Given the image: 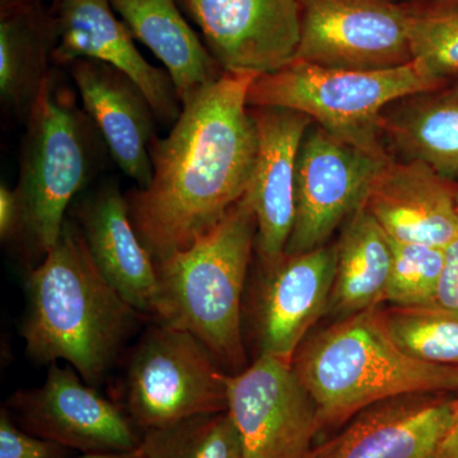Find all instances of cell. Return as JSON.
<instances>
[{"mask_svg":"<svg viewBox=\"0 0 458 458\" xmlns=\"http://www.w3.org/2000/svg\"><path fill=\"white\" fill-rule=\"evenodd\" d=\"M457 185H458V183H457Z\"/></svg>","mask_w":458,"mask_h":458,"instance_id":"obj_34","label":"cell"},{"mask_svg":"<svg viewBox=\"0 0 458 458\" xmlns=\"http://www.w3.org/2000/svg\"><path fill=\"white\" fill-rule=\"evenodd\" d=\"M451 90H454V92L457 93V95H458V86L456 87V89H451Z\"/></svg>","mask_w":458,"mask_h":458,"instance_id":"obj_33","label":"cell"},{"mask_svg":"<svg viewBox=\"0 0 458 458\" xmlns=\"http://www.w3.org/2000/svg\"><path fill=\"white\" fill-rule=\"evenodd\" d=\"M436 92L394 102L382 114L379 128L405 159L454 179L458 177V95Z\"/></svg>","mask_w":458,"mask_h":458,"instance_id":"obj_23","label":"cell"},{"mask_svg":"<svg viewBox=\"0 0 458 458\" xmlns=\"http://www.w3.org/2000/svg\"><path fill=\"white\" fill-rule=\"evenodd\" d=\"M390 241L393 265L386 302L400 307L437 303L445 249Z\"/></svg>","mask_w":458,"mask_h":458,"instance_id":"obj_27","label":"cell"},{"mask_svg":"<svg viewBox=\"0 0 458 458\" xmlns=\"http://www.w3.org/2000/svg\"><path fill=\"white\" fill-rule=\"evenodd\" d=\"M25 298L21 335L30 360L68 361L93 387L106 378L144 316L107 282L71 218L40 264L27 271Z\"/></svg>","mask_w":458,"mask_h":458,"instance_id":"obj_2","label":"cell"},{"mask_svg":"<svg viewBox=\"0 0 458 458\" xmlns=\"http://www.w3.org/2000/svg\"><path fill=\"white\" fill-rule=\"evenodd\" d=\"M72 216L107 282L141 315L156 318L159 297L156 261L132 225L119 185L99 186L75 204Z\"/></svg>","mask_w":458,"mask_h":458,"instance_id":"obj_19","label":"cell"},{"mask_svg":"<svg viewBox=\"0 0 458 458\" xmlns=\"http://www.w3.org/2000/svg\"><path fill=\"white\" fill-rule=\"evenodd\" d=\"M22 223V208L17 190L0 185V238L3 242L18 237Z\"/></svg>","mask_w":458,"mask_h":458,"instance_id":"obj_30","label":"cell"},{"mask_svg":"<svg viewBox=\"0 0 458 458\" xmlns=\"http://www.w3.org/2000/svg\"><path fill=\"white\" fill-rule=\"evenodd\" d=\"M292 367L330 436L373 403L409 394L458 393V366L415 360L391 339L381 309L367 310L307 337Z\"/></svg>","mask_w":458,"mask_h":458,"instance_id":"obj_3","label":"cell"},{"mask_svg":"<svg viewBox=\"0 0 458 458\" xmlns=\"http://www.w3.org/2000/svg\"><path fill=\"white\" fill-rule=\"evenodd\" d=\"M363 207L394 241L445 249L458 236V185L423 162H386Z\"/></svg>","mask_w":458,"mask_h":458,"instance_id":"obj_17","label":"cell"},{"mask_svg":"<svg viewBox=\"0 0 458 458\" xmlns=\"http://www.w3.org/2000/svg\"><path fill=\"white\" fill-rule=\"evenodd\" d=\"M228 376L197 336L158 322L132 349L123 376V409L141 432L227 411Z\"/></svg>","mask_w":458,"mask_h":458,"instance_id":"obj_7","label":"cell"},{"mask_svg":"<svg viewBox=\"0 0 458 458\" xmlns=\"http://www.w3.org/2000/svg\"><path fill=\"white\" fill-rule=\"evenodd\" d=\"M258 131V156L245 198L258 223L256 251L262 261L285 254L297 210V165L312 120L280 107H250Z\"/></svg>","mask_w":458,"mask_h":458,"instance_id":"obj_16","label":"cell"},{"mask_svg":"<svg viewBox=\"0 0 458 458\" xmlns=\"http://www.w3.org/2000/svg\"><path fill=\"white\" fill-rule=\"evenodd\" d=\"M55 62L106 63L140 87L157 120L172 125L179 120L182 105L170 74L144 59L128 27L114 16L111 0H55Z\"/></svg>","mask_w":458,"mask_h":458,"instance_id":"obj_15","label":"cell"},{"mask_svg":"<svg viewBox=\"0 0 458 458\" xmlns=\"http://www.w3.org/2000/svg\"><path fill=\"white\" fill-rule=\"evenodd\" d=\"M55 42V23L35 0H2L0 96L26 120L50 74L47 59Z\"/></svg>","mask_w":458,"mask_h":458,"instance_id":"obj_22","label":"cell"},{"mask_svg":"<svg viewBox=\"0 0 458 458\" xmlns=\"http://www.w3.org/2000/svg\"><path fill=\"white\" fill-rule=\"evenodd\" d=\"M381 313L391 339L415 360L458 366V310L434 303Z\"/></svg>","mask_w":458,"mask_h":458,"instance_id":"obj_25","label":"cell"},{"mask_svg":"<svg viewBox=\"0 0 458 458\" xmlns=\"http://www.w3.org/2000/svg\"><path fill=\"white\" fill-rule=\"evenodd\" d=\"M432 458H458V408L454 421Z\"/></svg>","mask_w":458,"mask_h":458,"instance_id":"obj_31","label":"cell"},{"mask_svg":"<svg viewBox=\"0 0 458 458\" xmlns=\"http://www.w3.org/2000/svg\"><path fill=\"white\" fill-rule=\"evenodd\" d=\"M93 129L71 89L47 75L27 117L16 189L22 208L18 237L33 260H42L55 245L68 208L92 174Z\"/></svg>","mask_w":458,"mask_h":458,"instance_id":"obj_5","label":"cell"},{"mask_svg":"<svg viewBox=\"0 0 458 458\" xmlns=\"http://www.w3.org/2000/svg\"><path fill=\"white\" fill-rule=\"evenodd\" d=\"M111 4L132 38L164 63L182 106L223 74L181 14L177 0H111Z\"/></svg>","mask_w":458,"mask_h":458,"instance_id":"obj_20","label":"cell"},{"mask_svg":"<svg viewBox=\"0 0 458 458\" xmlns=\"http://www.w3.org/2000/svg\"><path fill=\"white\" fill-rule=\"evenodd\" d=\"M71 74L89 117L120 170L147 189L153 179L149 148L156 114L140 87L119 69L96 62L71 63Z\"/></svg>","mask_w":458,"mask_h":458,"instance_id":"obj_18","label":"cell"},{"mask_svg":"<svg viewBox=\"0 0 458 458\" xmlns=\"http://www.w3.org/2000/svg\"><path fill=\"white\" fill-rule=\"evenodd\" d=\"M442 89L417 62L384 71H346L294 60L274 73L258 75L247 104L304 114L339 140L390 159L379 128L386 108Z\"/></svg>","mask_w":458,"mask_h":458,"instance_id":"obj_6","label":"cell"},{"mask_svg":"<svg viewBox=\"0 0 458 458\" xmlns=\"http://www.w3.org/2000/svg\"><path fill=\"white\" fill-rule=\"evenodd\" d=\"M140 450L146 458H243L240 433L228 410L144 430Z\"/></svg>","mask_w":458,"mask_h":458,"instance_id":"obj_24","label":"cell"},{"mask_svg":"<svg viewBox=\"0 0 458 458\" xmlns=\"http://www.w3.org/2000/svg\"><path fill=\"white\" fill-rule=\"evenodd\" d=\"M5 409L27 432L82 454L140 450L141 430L125 409L86 384L73 367L50 364L41 387L20 390Z\"/></svg>","mask_w":458,"mask_h":458,"instance_id":"obj_10","label":"cell"},{"mask_svg":"<svg viewBox=\"0 0 458 458\" xmlns=\"http://www.w3.org/2000/svg\"><path fill=\"white\" fill-rule=\"evenodd\" d=\"M256 77L223 72L183 105L168 137L150 144L152 182L125 198L156 262L189 249L245 197L258 156L247 104Z\"/></svg>","mask_w":458,"mask_h":458,"instance_id":"obj_1","label":"cell"},{"mask_svg":"<svg viewBox=\"0 0 458 458\" xmlns=\"http://www.w3.org/2000/svg\"><path fill=\"white\" fill-rule=\"evenodd\" d=\"M390 159L370 155L312 123L298 157L297 210L285 254L328 245L342 223L361 207L376 174Z\"/></svg>","mask_w":458,"mask_h":458,"instance_id":"obj_11","label":"cell"},{"mask_svg":"<svg viewBox=\"0 0 458 458\" xmlns=\"http://www.w3.org/2000/svg\"><path fill=\"white\" fill-rule=\"evenodd\" d=\"M457 408L452 394L379 401L318 442L311 458H432Z\"/></svg>","mask_w":458,"mask_h":458,"instance_id":"obj_14","label":"cell"},{"mask_svg":"<svg viewBox=\"0 0 458 458\" xmlns=\"http://www.w3.org/2000/svg\"><path fill=\"white\" fill-rule=\"evenodd\" d=\"M295 60L346 71L414 62L405 4L394 0H300Z\"/></svg>","mask_w":458,"mask_h":458,"instance_id":"obj_8","label":"cell"},{"mask_svg":"<svg viewBox=\"0 0 458 458\" xmlns=\"http://www.w3.org/2000/svg\"><path fill=\"white\" fill-rule=\"evenodd\" d=\"M335 245L259 259V276L250 306L258 357L270 355L292 363L310 330L327 315L335 276Z\"/></svg>","mask_w":458,"mask_h":458,"instance_id":"obj_12","label":"cell"},{"mask_svg":"<svg viewBox=\"0 0 458 458\" xmlns=\"http://www.w3.org/2000/svg\"><path fill=\"white\" fill-rule=\"evenodd\" d=\"M181 2L223 72L269 74L297 57L300 0Z\"/></svg>","mask_w":458,"mask_h":458,"instance_id":"obj_13","label":"cell"},{"mask_svg":"<svg viewBox=\"0 0 458 458\" xmlns=\"http://www.w3.org/2000/svg\"><path fill=\"white\" fill-rule=\"evenodd\" d=\"M437 303L458 310V236L445 249Z\"/></svg>","mask_w":458,"mask_h":458,"instance_id":"obj_29","label":"cell"},{"mask_svg":"<svg viewBox=\"0 0 458 458\" xmlns=\"http://www.w3.org/2000/svg\"><path fill=\"white\" fill-rule=\"evenodd\" d=\"M335 250V276L327 315L343 319L385 303L393 249L390 237L363 204L345 222Z\"/></svg>","mask_w":458,"mask_h":458,"instance_id":"obj_21","label":"cell"},{"mask_svg":"<svg viewBox=\"0 0 458 458\" xmlns=\"http://www.w3.org/2000/svg\"><path fill=\"white\" fill-rule=\"evenodd\" d=\"M228 412L243 458H311L319 437L318 410L289 361L260 355L229 375Z\"/></svg>","mask_w":458,"mask_h":458,"instance_id":"obj_9","label":"cell"},{"mask_svg":"<svg viewBox=\"0 0 458 458\" xmlns=\"http://www.w3.org/2000/svg\"><path fill=\"white\" fill-rule=\"evenodd\" d=\"M258 223L245 198L189 249L156 262L159 324L189 331L225 370L247 367L243 294Z\"/></svg>","mask_w":458,"mask_h":458,"instance_id":"obj_4","label":"cell"},{"mask_svg":"<svg viewBox=\"0 0 458 458\" xmlns=\"http://www.w3.org/2000/svg\"><path fill=\"white\" fill-rule=\"evenodd\" d=\"M414 62L436 82L458 78V0L405 4Z\"/></svg>","mask_w":458,"mask_h":458,"instance_id":"obj_26","label":"cell"},{"mask_svg":"<svg viewBox=\"0 0 458 458\" xmlns=\"http://www.w3.org/2000/svg\"><path fill=\"white\" fill-rule=\"evenodd\" d=\"M78 458H146L140 450L123 452V454H83Z\"/></svg>","mask_w":458,"mask_h":458,"instance_id":"obj_32","label":"cell"},{"mask_svg":"<svg viewBox=\"0 0 458 458\" xmlns=\"http://www.w3.org/2000/svg\"><path fill=\"white\" fill-rule=\"evenodd\" d=\"M71 451L18 426L7 409L0 411V458H69Z\"/></svg>","mask_w":458,"mask_h":458,"instance_id":"obj_28","label":"cell"}]
</instances>
